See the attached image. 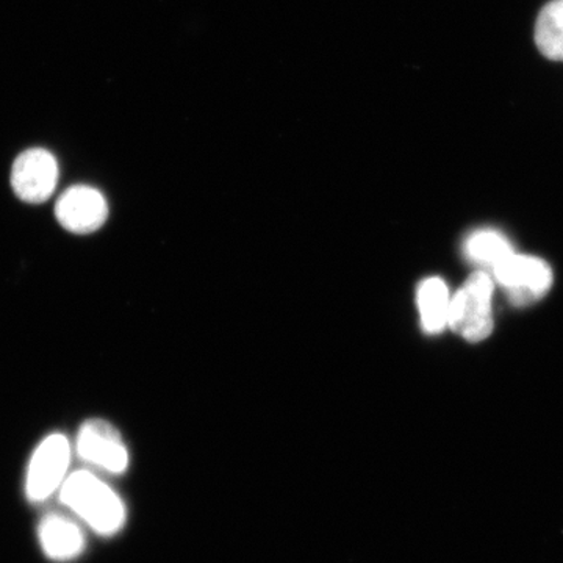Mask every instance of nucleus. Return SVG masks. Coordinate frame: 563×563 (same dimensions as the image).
<instances>
[{
    "instance_id": "f257e3e1",
    "label": "nucleus",
    "mask_w": 563,
    "mask_h": 563,
    "mask_svg": "<svg viewBox=\"0 0 563 563\" xmlns=\"http://www.w3.org/2000/svg\"><path fill=\"white\" fill-rule=\"evenodd\" d=\"M62 503L81 518L92 531L114 536L124 528L125 506L113 488L88 472L66 477L60 488Z\"/></svg>"
},
{
    "instance_id": "f03ea898",
    "label": "nucleus",
    "mask_w": 563,
    "mask_h": 563,
    "mask_svg": "<svg viewBox=\"0 0 563 563\" xmlns=\"http://www.w3.org/2000/svg\"><path fill=\"white\" fill-rule=\"evenodd\" d=\"M495 280L485 272L474 273L451 298L448 328L466 342L479 343L493 332Z\"/></svg>"
},
{
    "instance_id": "7ed1b4c3",
    "label": "nucleus",
    "mask_w": 563,
    "mask_h": 563,
    "mask_svg": "<svg viewBox=\"0 0 563 563\" xmlns=\"http://www.w3.org/2000/svg\"><path fill=\"white\" fill-rule=\"evenodd\" d=\"M493 280L503 288L515 307L540 301L553 287V269L532 255L514 254L493 269Z\"/></svg>"
},
{
    "instance_id": "20e7f679",
    "label": "nucleus",
    "mask_w": 563,
    "mask_h": 563,
    "mask_svg": "<svg viewBox=\"0 0 563 563\" xmlns=\"http://www.w3.org/2000/svg\"><path fill=\"white\" fill-rule=\"evenodd\" d=\"M70 443L63 433H52L36 448L27 470L25 493L33 503L49 498L60 492L68 477Z\"/></svg>"
},
{
    "instance_id": "39448f33",
    "label": "nucleus",
    "mask_w": 563,
    "mask_h": 563,
    "mask_svg": "<svg viewBox=\"0 0 563 563\" xmlns=\"http://www.w3.org/2000/svg\"><path fill=\"white\" fill-rule=\"evenodd\" d=\"M58 162L52 152L33 147L24 151L11 168V188L22 202L43 203L58 184Z\"/></svg>"
},
{
    "instance_id": "423d86ee",
    "label": "nucleus",
    "mask_w": 563,
    "mask_h": 563,
    "mask_svg": "<svg viewBox=\"0 0 563 563\" xmlns=\"http://www.w3.org/2000/svg\"><path fill=\"white\" fill-rule=\"evenodd\" d=\"M76 451L81 461L110 474L128 472L131 462L121 433L109 421L99 418L84 422L77 435Z\"/></svg>"
},
{
    "instance_id": "0eeeda50",
    "label": "nucleus",
    "mask_w": 563,
    "mask_h": 563,
    "mask_svg": "<svg viewBox=\"0 0 563 563\" xmlns=\"http://www.w3.org/2000/svg\"><path fill=\"white\" fill-rule=\"evenodd\" d=\"M109 211L106 196L88 185L68 188L55 206L58 224L76 235L98 232L106 224Z\"/></svg>"
},
{
    "instance_id": "6e6552de",
    "label": "nucleus",
    "mask_w": 563,
    "mask_h": 563,
    "mask_svg": "<svg viewBox=\"0 0 563 563\" xmlns=\"http://www.w3.org/2000/svg\"><path fill=\"white\" fill-rule=\"evenodd\" d=\"M38 537L44 554L55 562L74 561L85 550L84 532L65 515H46L38 526Z\"/></svg>"
},
{
    "instance_id": "1a4fd4ad",
    "label": "nucleus",
    "mask_w": 563,
    "mask_h": 563,
    "mask_svg": "<svg viewBox=\"0 0 563 563\" xmlns=\"http://www.w3.org/2000/svg\"><path fill=\"white\" fill-rule=\"evenodd\" d=\"M450 288L440 277H429L421 282L417 291L418 310L422 331L429 335L442 333L450 322Z\"/></svg>"
},
{
    "instance_id": "9d476101",
    "label": "nucleus",
    "mask_w": 563,
    "mask_h": 563,
    "mask_svg": "<svg viewBox=\"0 0 563 563\" xmlns=\"http://www.w3.org/2000/svg\"><path fill=\"white\" fill-rule=\"evenodd\" d=\"M514 252L509 239L496 229L474 231L472 235L466 236L465 243H463V255H465L466 261L481 266L483 268L481 272L488 268L493 272L499 263L510 257Z\"/></svg>"
},
{
    "instance_id": "9b49d317",
    "label": "nucleus",
    "mask_w": 563,
    "mask_h": 563,
    "mask_svg": "<svg viewBox=\"0 0 563 563\" xmlns=\"http://www.w3.org/2000/svg\"><path fill=\"white\" fill-rule=\"evenodd\" d=\"M536 44L544 57L563 62V0H553L540 11Z\"/></svg>"
}]
</instances>
